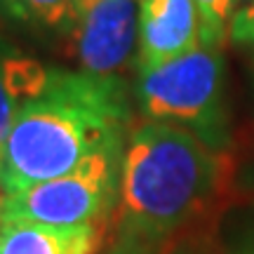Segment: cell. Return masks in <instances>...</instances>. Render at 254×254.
<instances>
[{
	"mask_svg": "<svg viewBox=\"0 0 254 254\" xmlns=\"http://www.w3.org/2000/svg\"><path fill=\"white\" fill-rule=\"evenodd\" d=\"M127 123L123 82L52 68L45 90L21 104L0 158V189L14 193L57 179L109 146Z\"/></svg>",
	"mask_w": 254,
	"mask_h": 254,
	"instance_id": "obj_1",
	"label": "cell"
},
{
	"mask_svg": "<svg viewBox=\"0 0 254 254\" xmlns=\"http://www.w3.org/2000/svg\"><path fill=\"white\" fill-rule=\"evenodd\" d=\"M224 158L193 129L148 123L129 136L120 165V231L165 243L205 209Z\"/></svg>",
	"mask_w": 254,
	"mask_h": 254,
	"instance_id": "obj_2",
	"label": "cell"
},
{
	"mask_svg": "<svg viewBox=\"0 0 254 254\" xmlns=\"http://www.w3.org/2000/svg\"><path fill=\"white\" fill-rule=\"evenodd\" d=\"M224 78L219 47L200 45L172 62L139 71L136 97L151 120L182 123L212 148H219L228 118Z\"/></svg>",
	"mask_w": 254,
	"mask_h": 254,
	"instance_id": "obj_3",
	"label": "cell"
},
{
	"mask_svg": "<svg viewBox=\"0 0 254 254\" xmlns=\"http://www.w3.org/2000/svg\"><path fill=\"white\" fill-rule=\"evenodd\" d=\"M120 165V146H109L68 174L5 193L0 198V221H31L59 228L97 226L116 205Z\"/></svg>",
	"mask_w": 254,
	"mask_h": 254,
	"instance_id": "obj_4",
	"label": "cell"
},
{
	"mask_svg": "<svg viewBox=\"0 0 254 254\" xmlns=\"http://www.w3.org/2000/svg\"><path fill=\"white\" fill-rule=\"evenodd\" d=\"M71 26L80 71L113 78L139 38V0H78Z\"/></svg>",
	"mask_w": 254,
	"mask_h": 254,
	"instance_id": "obj_5",
	"label": "cell"
},
{
	"mask_svg": "<svg viewBox=\"0 0 254 254\" xmlns=\"http://www.w3.org/2000/svg\"><path fill=\"white\" fill-rule=\"evenodd\" d=\"M136 68H155L200 47V17L193 0L139 2Z\"/></svg>",
	"mask_w": 254,
	"mask_h": 254,
	"instance_id": "obj_6",
	"label": "cell"
},
{
	"mask_svg": "<svg viewBox=\"0 0 254 254\" xmlns=\"http://www.w3.org/2000/svg\"><path fill=\"white\" fill-rule=\"evenodd\" d=\"M101 240V224L59 228L31 221H0V254H97Z\"/></svg>",
	"mask_w": 254,
	"mask_h": 254,
	"instance_id": "obj_7",
	"label": "cell"
},
{
	"mask_svg": "<svg viewBox=\"0 0 254 254\" xmlns=\"http://www.w3.org/2000/svg\"><path fill=\"white\" fill-rule=\"evenodd\" d=\"M50 71L52 68L36 59L17 55L0 45V158L19 106L36 99L45 90Z\"/></svg>",
	"mask_w": 254,
	"mask_h": 254,
	"instance_id": "obj_8",
	"label": "cell"
},
{
	"mask_svg": "<svg viewBox=\"0 0 254 254\" xmlns=\"http://www.w3.org/2000/svg\"><path fill=\"white\" fill-rule=\"evenodd\" d=\"M200 17V43L205 47H219L226 33L238 0H193Z\"/></svg>",
	"mask_w": 254,
	"mask_h": 254,
	"instance_id": "obj_9",
	"label": "cell"
},
{
	"mask_svg": "<svg viewBox=\"0 0 254 254\" xmlns=\"http://www.w3.org/2000/svg\"><path fill=\"white\" fill-rule=\"evenodd\" d=\"M28 19L47 28L71 26L78 14V0H26Z\"/></svg>",
	"mask_w": 254,
	"mask_h": 254,
	"instance_id": "obj_10",
	"label": "cell"
},
{
	"mask_svg": "<svg viewBox=\"0 0 254 254\" xmlns=\"http://www.w3.org/2000/svg\"><path fill=\"white\" fill-rule=\"evenodd\" d=\"M240 5L231 17L228 36L233 43L254 45V0H238Z\"/></svg>",
	"mask_w": 254,
	"mask_h": 254,
	"instance_id": "obj_11",
	"label": "cell"
},
{
	"mask_svg": "<svg viewBox=\"0 0 254 254\" xmlns=\"http://www.w3.org/2000/svg\"><path fill=\"white\" fill-rule=\"evenodd\" d=\"M104 254H163V243H151V240L120 231L118 240Z\"/></svg>",
	"mask_w": 254,
	"mask_h": 254,
	"instance_id": "obj_12",
	"label": "cell"
},
{
	"mask_svg": "<svg viewBox=\"0 0 254 254\" xmlns=\"http://www.w3.org/2000/svg\"><path fill=\"white\" fill-rule=\"evenodd\" d=\"M0 12L12 19H28L26 0H0Z\"/></svg>",
	"mask_w": 254,
	"mask_h": 254,
	"instance_id": "obj_13",
	"label": "cell"
},
{
	"mask_svg": "<svg viewBox=\"0 0 254 254\" xmlns=\"http://www.w3.org/2000/svg\"><path fill=\"white\" fill-rule=\"evenodd\" d=\"M243 254H254V240H252V243H250V245L245 247V252H243Z\"/></svg>",
	"mask_w": 254,
	"mask_h": 254,
	"instance_id": "obj_14",
	"label": "cell"
},
{
	"mask_svg": "<svg viewBox=\"0 0 254 254\" xmlns=\"http://www.w3.org/2000/svg\"><path fill=\"white\" fill-rule=\"evenodd\" d=\"M139 2H141V0H139Z\"/></svg>",
	"mask_w": 254,
	"mask_h": 254,
	"instance_id": "obj_15",
	"label": "cell"
}]
</instances>
